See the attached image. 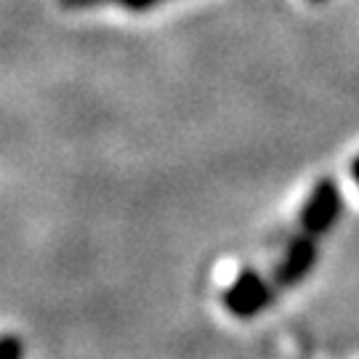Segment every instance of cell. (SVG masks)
<instances>
[{"label": "cell", "instance_id": "1", "mask_svg": "<svg viewBox=\"0 0 359 359\" xmlns=\"http://www.w3.org/2000/svg\"><path fill=\"white\" fill-rule=\"evenodd\" d=\"M221 298H224V306L229 314L240 317V320H250L269 306L274 293H271L269 280H264L258 271L245 269L237 274V280L224 290Z\"/></svg>", "mask_w": 359, "mask_h": 359}, {"label": "cell", "instance_id": "2", "mask_svg": "<svg viewBox=\"0 0 359 359\" xmlns=\"http://www.w3.org/2000/svg\"><path fill=\"white\" fill-rule=\"evenodd\" d=\"M341 205H344V200H341V189L335 187V181H317L311 194L306 197V203H304V210H301L304 231L311 237L327 234L335 226V221L341 218Z\"/></svg>", "mask_w": 359, "mask_h": 359}, {"label": "cell", "instance_id": "3", "mask_svg": "<svg viewBox=\"0 0 359 359\" xmlns=\"http://www.w3.org/2000/svg\"><path fill=\"white\" fill-rule=\"evenodd\" d=\"M317 256L320 253H317V243H314L311 234L295 237L290 248H287V253H285L280 269L274 271V283L280 285V287H293L301 280H306V274L317 264Z\"/></svg>", "mask_w": 359, "mask_h": 359}, {"label": "cell", "instance_id": "4", "mask_svg": "<svg viewBox=\"0 0 359 359\" xmlns=\"http://www.w3.org/2000/svg\"><path fill=\"white\" fill-rule=\"evenodd\" d=\"M165 0H59L69 11H83V8H99V6H123L126 11H149Z\"/></svg>", "mask_w": 359, "mask_h": 359}, {"label": "cell", "instance_id": "5", "mask_svg": "<svg viewBox=\"0 0 359 359\" xmlns=\"http://www.w3.org/2000/svg\"><path fill=\"white\" fill-rule=\"evenodd\" d=\"M0 359H25V341L16 333L0 335Z\"/></svg>", "mask_w": 359, "mask_h": 359}, {"label": "cell", "instance_id": "6", "mask_svg": "<svg viewBox=\"0 0 359 359\" xmlns=\"http://www.w3.org/2000/svg\"><path fill=\"white\" fill-rule=\"evenodd\" d=\"M351 179H354V184L359 187V154L351 160Z\"/></svg>", "mask_w": 359, "mask_h": 359}, {"label": "cell", "instance_id": "7", "mask_svg": "<svg viewBox=\"0 0 359 359\" xmlns=\"http://www.w3.org/2000/svg\"><path fill=\"white\" fill-rule=\"evenodd\" d=\"M311 3H325V0H311Z\"/></svg>", "mask_w": 359, "mask_h": 359}]
</instances>
